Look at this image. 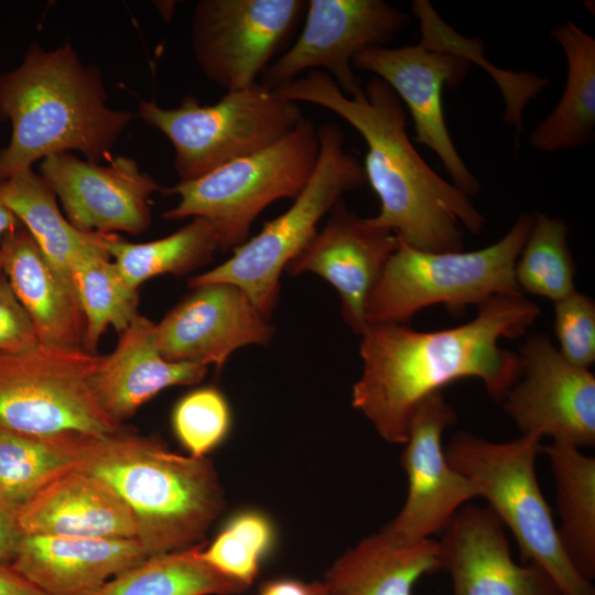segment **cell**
Wrapping results in <instances>:
<instances>
[{"mask_svg": "<svg viewBox=\"0 0 595 595\" xmlns=\"http://www.w3.org/2000/svg\"><path fill=\"white\" fill-rule=\"evenodd\" d=\"M539 307L523 295H495L469 322L421 332L404 324L368 325L360 335L363 372L351 405L388 443L404 444L418 403L456 380L478 378L501 402L520 374L519 357L499 345L521 336Z\"/></svg>", "mask_w": 595, "mask_h": 595, "instance_id": "obj_1", "label": "cell"}, {"mask_svg": "<svg viewBox=\"0 0 595 595\" xmlns=\"http://www.w3.org/2000/svg\"><path fill=\"white\" fill-rule=\"evenodd\" d=\"M280 98L326 108L356 129L367 145L365 173L380 201L374 219L424 251H459L463 229L477 235L485 217L469 197L421 158L407 133L400 98L378 77L344 94L325 72L311 71L272 89Z\"/></svg>", "mask_w": 595, "mask_h": 595, "instance_id": "obj_2", "label": "cell"}, {"mask_svg": "<svg viewBox=\"0 0 595 595\" xmlns=\"http://www.w3.org/2000/svg\"><path fill=\"white\" fill-rule=\"evenodd\" d=\"M133 117L107 105L100 71L85 66L71 44L46 50L33 43L18 67L0 73V121L11 123L0 149V182L73 150L109 162Z\"/></svg>", "mask_w": 595, "mask_h": 595, "instance_id": "obj_3", "label": "cell"}, {"mask_svg": "<svg viewBox=\"0 0 595 595\" xmlns=\"http://www.w3.org/2000/svg\"><path fill=\"white\" fill-rule=\"evenodd\" d=\"M72 467L108 484L131 510L148 556L197 544L225 506L218 474L205 456H184L123 429L74 434Z\"/></svg>", "mask_w": 595, "mask_h": 595, "instance_id": "obj_4", "label": "cell"}, {"mask_svg": "<svg viewBox=\"0 0 595 595\" xmlns=\"http://www.w3.org/2000/svg\"><path fill=\"white\" fill-rule=\"evenodd\" d=\"M541 448L537 436L491 442L469 432L454 434L444 447L450 464L477 486L512 532L523 561L538 566L559 595H595L592 582L567 558L540 488L536 461Z\"/></svg>", "mask_w": 595, "mask_h": 595, "instance_id": "obj_5", "label": "cell"}, {"mask_svg": "<svg viewBox=\"0 0 595 595\" xmlns=\"http://www.w3.org/2000/svg\"><path fill=\"white\" fill-rule=\"evenodd\" d=\"M521 214L498 241L479 250L424 251L399 238L365 306L367 325L404 324L420 310L443 304L452 313L495 295H522L515 268L533 226Z\"/></svg>", "mask_w": 595, "mask_h": 595, "instance_id": "obj_6", "label": "cell"}, {"mask_svg": "<svg viewBox=\"0 0 595 595\" xmlns=\"http://www.w3.org/2000/svg\"><path fill=\"white\" fill-rule=\"evenodd\" d=\"M320 151L303 191L281 215L263 224L252 238L234 249L219 266L194 275L188 286L230 283L240 288L268 320L279 302L280 277L311 242L317 225L346 192L367 184L364 165L345 149L342 128L327 122L317 128Z\"/></svg>", "mask_w": 595, "mask_h": 595, "instance_id": "obj_7", "label": "cell"}, {"mask_svg": "<svg viewBox=\"0 0 595 595\" xmlns=\"http://www.w3.org/2000/svg\"><path fill=\"white\" fill-rule=\"evenodd\" d=\"M320 151L317 128L303 118L275 143L234 160L162 193L178 203L162 216L169 220L202 217L215 228L221 250L236 249L249 239L250 227L271 203L294 199L315 169Z\"/></svg>", "mask_w": 595, "mask_h": 595, "instance_id": "obj_8", "label": "cell"}, {"mask_svg": "<svg viewBox=\"0 0 595 595\" xmlns=\"http://www.w3.org/2000/svg\"><path fill=\"white\" fill-rule=\"evenodd\" d=\"M139 116L172 143L180 182L197 180L275 143L304 118L298 102L280 98L260 82L226 91L213 105H202L193 95L174 108L142 100Z\"/></svg>", "mask_w": 595, "mask_h": 595, "instance_id": "obj_9", "label": "cell"}, {"mask_svg": "<svg viewBox=\"0 0 595 595\" xmlns=\"http://www.w3.org/2000/svg\"><path fill=\"white\" fill-rule=\"evenodd\" d=\"M100 358L84 348L42 344L20 353L0 351V423L34 435L122 431L91 387Z\"/></svg>", "mask_w": 595, "mask_h": 595, "instance_id": "obj_10", "label": "cell"}, {"mask_svg": "<svg viewBox=\"0 0 595 595\" xmlns=\"http://www.w3.org/2000/svg\"><path fill=\"white\" fill-rule=\"evenodd\" d=\"M305 0H201L193 10L191 43L204 75L226 91L259 83L292 44Z\"/></svg>", "mask_w": 595, "mask_h": 595, "instance_id": "obj_11", "label": "cell"}, {"mask_svg": "<svg viewBox=\"0 0 595 595\" xmlns=\"http://www.w3.org/2000/svg\"><path fill=\"white\" fill-rule=\"evenodd\" d=\"M409 20L382 0H307L299 35L259 82L273 89L304 73L325 69L349 96L363 86L351 65L355 55L385 46Z\"/></svg>", "mask_w": 595, "mask_h": 595, "instance_id": "obj_12", "label": "cell"}, {"mask_svg": "<svg viewBox=\"0 0 595 595\" xmlns=\"http://www.w3.org/2000/svg\"><path fill=\"white\" fill-rule=\"evenodd\" d=\"M520 374L501 400L520 435H548L576 447L595 444V377L567 361L542 334L520 349Z\"/></svg>", "mask_w": 595, "mask_h": 595, "instance_id": "obj_13", "label": "cell"}, {"mask_svg": "<svg viewBox=\"0 0 595 595\" xmlns=\"http://www.w3.org/2000/svg\"><path fill=\"white\" fill-rule=\"evenodd\" d=\"M455 422L456 413L442 391L429 394L415 407L401 456L408 493L385 530L407 540L432 538L463 506L479 497L477 486L445 455L443 433Z\"/></svg>", "mask_w": 595, "mask_h": 595, "instance_id": "obj_14", "label": "cell"}, {"mask_svg": "<svg viewBox=\"0 0 595 595\" xmlns=\"http://www.w3.org/2000/svg\"><path fill=\"white\" fill-rule=\"evenodd\" d=\"M351 65L372 73L391 87L411 113L415 141L439 156L457 188L467 196L477 194L480 184L452 141L442 100L444 86H458L470 62L419 42L398 48H365L355 55Z\"/></svg>", "mask_w": 595, "mask_h": 595, "instance_id": "obj_15", "label": "cell"}, {"mask_svg": "<svg viewBox=\"0 0 595 595\" xmlns=\"http://www.w3.org/2000/svg\"><path fill=\"white\" fill-rule=\"evenodd\" d=\"M107 163L100 165L65 152L45 158L39 169L77 229L95 234L145 231L152 219L150 198L163 188L131 158L116 156Z\"/></svg>", "mask_w": 595, "mask_h": 595, "instance_id": "obj_16", "label": "cell"}, {"mask_svg": "<svg viewBox=\"0 0 595 595\" xmlns=\"http://www.w3.org/2000/svg\"><path fill=\"white\" fill-rule=\"evenodd\" d=\"M325 226L285 270L314 273L336 289L345 323L361 335L367 328L365 306L399 237L374 217H360L338 199Z\"/></svg>", "mask_w": 595, "mask_h": 595, "instance_id": "obj_17", "label": "cell"}, {"mask_svg": "<svg viewBox=\"0 0 595 595\" xmlns=\"http://www.w3.org/2000/svg\"><path fill=\"white\" fill-rule=\"evenodd\" d=\"M274 334L247 294L230 283H209L176 304L159 323L155 340L170 361L214 365L248 345H266Z\"/></svg>", "mask_w": 595, "mask_h": 595, "instance_id": "obj_18", "label": "cell"}, {"mask_svg": "<svg viewBox=\"0 0 595 595\" xmlns=\"http://www.w3.org/2000/svg\"><path fill=\"white\" fill-rule=\"evenodd\" d=\"M442 533L454 595H559L538 566L513 560L504 526L488 507L466 504Z\"/></svg>", "mask_w": 595, "mask_h": 595, "instance_id": "obj_19", "label": "cell"}, {"mask_svg": "<svg viewBox=\"0 0 595 595\" xmlns=\"http://www.w3.org/2000/svg\"><path fill=\"white\" fill-rule=\"evenodd\" d=\"M24 534L89 539L136 538L134 517L102 479L68 467L18 511Z\"/></svg>", "mask_w": 595, "mask_h": 595, "instance_id": "obj_20", "label": "cell"}, {"mask_svg": "<svg viewBox=\"0 0 595 595\" xmlns=\"http://www.w3.org/2000/svg\"><path fill=\"white\" fill-rule=\"evenodd\" d=\"M207 367L166 360L155 340V323L139 315L122 333L113 351L101 356L91 387L101 408L122 423L160 391L202 381Z\"/></svg>", "mask_w": 595, "mask_h": 595, "instance_id": "obj_21", "label": "cell"}, {"mask_svg": "<svg viewBox=\"0 0 595 595\" xmlns=\"http://www.w3.org/2000/svg\"><path fill=\"white\" fill-rule=\"evenodd\" d=\"M147 558L136 538L24 534L11 566L48 595H91Z\"/></svg>", "mask_w": 595, "mask_h": 595, "instance_id": "obj_22", "label": "cell"}, {"mask_svg": "<svg viewBox=\"0 0 595 595\" xmlns=\"http://www.w3.org/2000/svg\"><path fill=\"white\" fill-rule=\"evenodd\" d=\"M2 273L29 314L40 344L84 348L85 318L73 280L44 256L23 227L2 246Z\"/></svg>", "mask_w": 595, "mask_h": 595, "instance_id": "obj_23", "label": "cell"}, {"mask_svg": "<svg viewBox=\"0 0 595 595\" xmlns=\"http://www.w3.org/2000/svg\"><path fill=\"white\" fill-rule=\"evenodd\" d=\"M440 569V541L407 540L382 528L336 559L323 583L332 595H412L422 576Z\"/></svg>", "mask_w": 595, "mask_h": 595, "instance_id": "obj_24", "label": "cell"}, {"mask_svg": "<svg viewBox=\"0 0 595 595\" xmlns=\"http://www.w3.org/2000/svg\"><path fill=\"white\" fill-rule=\"evenodd\" d=\"M567 64L561 99L532 131L530 143L542 152L589 144L595 127V40L567 21L551 31Z\"/></svg>", "mask_w": 595, "mask_h": 595, "instance_id": "obj_25", "label": "cell"}, {"mask_svg": "<svg viewBox=\"0 0 595 595\" xmlns=\"http://www.w3.org/2000/svg\"><path fill=\"white\" fill-rule=\"evenodd\" d=\"M0 192L44 256L65 277L72 279V269L82 259L106 251L100 234L79 230L63 216L55 194L32 169L1 181Z\"/></svg>", "mask_w": 595, "mask_h": 595, "instance_id": "obj_26", "label": "cell"}, {"mask_svg": "<svg viewBox=\"0 0 595 595\" xmlns=\"http://www.w3.org/2000/svg\"><path fill=\"white\" fill-rule=\"evenodd\" d=\"M550 462L561 544L575 569L588 581L595 576V458L578 447L552 440L542 445Z\"/></svg>", "mask_w": 595, "mask_h": 595, "instance_id": "obj_27", "label": "cell"}, {"mask_svg": "<svg viewBox=\"0 0 595 595\" xmlns=\"http://www.w3.org/2000/svg\"><path fill=\"white\" fill-rule=\"evenodd\" d=\"M101 246L123 279L138 289L161 274H185L210 261L221 250L213 225L195 217L175 232L152 241L130 242L117 234H100Z\"/></svg>", "mask_w": 595, "mask_h": 595, "instance_id": "obj_28", "label": "cell"}, {"mask_svg": "<svg viewBox=\"0 0 595 595\" xmlns=\"http://www.w3.org/2000/svg\"><path fill=\"white\" fill-rule=\"evenodd\" d=\"M203 544L148 556L91 595H238L248 585L229 577L202 555Z\"/></svg>", "mask_w": 595, "mask_h": 595, "instance_id": "obj_29", "label": "cell"}, {"mask_svg": "<svg viewBox=\"0 0 595 595\" xmlns=\"http://www.w3.org/2000/svg\"><path fill=\"white\" fill-rule=\"evenodd\" d=\"M74 433L34 435L0 423V501L19 511L74 463Z\"/></svg>", "mask_w": 595, "mask_h": 595, "instance_id": "obj_30", "label": "cell"}, {"mask_svg": "<svg viewBox=\"0 0 595 595\" xmlns=\"http://www.w3.org/2000/svg\"><path fill=\"white\" fill-rule=\"evenodd\" d=\"M72 279L85 318L83 347L97 354L108 326L120 334L140 315L138 289L123 279L106 251L82 259L72 269Z\"/></svg>", "mask_w": 595, "mask_h": 595, "instance_id": "obj_31", "label": "cell"}, {"mask_svg": "<svg viewBox=\"0 0 595 595\" xmlns=\"http://www.w3.org/2000/svg\"><path fill=\"white\" fill-rule=\"evenodd\" d=\"M515 277L521 291L554 303L575 291L567 226L560 218L534 214L533 226L516 263Z\"/></svg>", "mask_w": 595, "mask_h": 595, "instance_id": "obj_32", "label": "cell"}, {"mask_svg": "<svg viewBox=\"0 0 595 595\" xmlns=\"http://www.w3.org/2000/svg\"><path fill=\"white\" fill-rule=\"evenodd\" d=\"M272 538L271 523L262 513L245 511L228 521L202 555L223 574L250 586Z\"/></svg>", "mask_w": 595, "mask_h": 595, "instance_id": "obj_33", "label": "cell"}, {"mask_svg": "<svg viewBox=\"0 0 595 595\" xmlns=\"http://www.w3.org/2000/svg\"><path fill=\"white\" fill-rule=\"evenodd\" d=\"M231 416L224 394L214 387L184 396L172 413L174 433L192 456H205L226 437Z\"/></svg>", "mask_w": 595, "mask_h": 595, "instance_id": "obj_34", "label": "cell"}, {"mask_svg": "<svg viewBox=\"0 0 595 595\" xmlns=\"http://www.w3.org/2000/svg\"><path fill=\"white\" fill-rule=\"evenodd\" d=\"M554 331L561 355L587 368L595 361V304L576 290L554 303Z\"/></svg>", "mask_w": 595, "mask_h": 595, "instance_id": "obj_35", "label": "cell"}, {"mask_svg": "<svg viewBox=\"0 0 595 595\" xmlns=\"http://www.w3.org/2000/svg\"><path fill=\"white\" fill-rule=\"evenodd\" d=\"M40 345L35 327L3 273L0 274V351L20 353Z\"/></svg>", "mask_w": 595, "mask_h": 595, "instance_id": "obj_36", "label": "cell"}, {"mask_svg": "<svg viewBox=\"0 0 595 595\" xmlns=\"http://www.w3.org/2000/svg\"><path fill=\"white\" fill-rule=\"evenodd\" d=\"M23 537L18 511L0 501V564L11 565L19 552Z\"/></svg>", "mask_w": 595, "mask_h": 595, "instance_id": "obj_37", "label": "cell"}, {"mask_svg": "<svg viewBox=\"0 0 595 595\" xmlns=\"http://www.w3.org/2000/svg\"><path fill=\"white\" fill-rule=\"evenodd\" d=\"M0 595H48L14 570L10 564H0Z\"/></svg>", "mask_w": 595, "mask_h": 595, "instance_id": "obj_38", "label": "cell"}, {"mask_svg": "<svg viewBox=\"0 0 595 595\" xmlns=\"http://www.w3.org/2000/svg\"><path fill=\"white\" fill-rule=\"evenodd\" d=\"M322 582L304 583L296 580H275L266 583L259 595H318Z\"/></svg>", "mask_w": 595, "mask_h": 595, "instance_id": "obj_39", "label": "cell"}, {"mask_svg": "<svg viewBox=\"0 0 595 595\" xmlns=\"http://www.w3.org/2000/svg\"><path fill=\"white\" fill-rule=\"evenodd\" d=\"M20 220L3 201L0 192V274L2 273L3 251L2 246L7 238L19 230Z\"/></svg>", "mask_w": 595, "mask_h": 595, "instance_id": "obj_40", "label": "cell"}, {"mask_svg": "<svg viewBox=\"0 0 595 595\" xmlns=\"http://www.w3.org/2000/svg\"><path fill=\"white\" fill-rule=\"evenodd\" d=\"M323 583V582H322ZM318 595H332L323 583V588Z\"/></svg>", "mask_w": 595, "mask_h": 595, "instance_id": "obj_41", "label": "cell"}]
</instances>
